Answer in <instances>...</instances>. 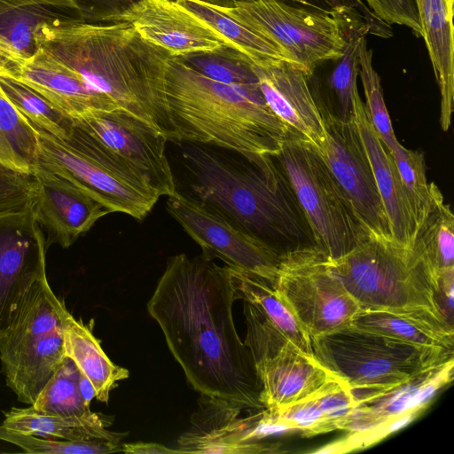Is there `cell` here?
<instances>
[{
  "label": "cell",
  "instance_id": "cell-12",
  "mask_svg": "<svg viewBox=\"0 0 454 454\" xmlns=\"http://www.w3.org/2000/svg\"><path fill=\"white\" fill-rule=\"evenodd\" d=\"M168 214L206 257L274 284L280 254L224 215L178 191L168 197Z\"/></svg>",
  "mask_w": 454,
  "mask_h": 454
},
{
  "label": "cell",
  "instance_id": "cell-11",
  "mask_svg": "<svg viewBox=\"0 0 454 454\" xmlns=\"http://www.w3.org/2000/svg\"><path fill=\"white\" fill-rule=\"evenodd\" d=\"M272 286L310 339L350 325L362 310L334 271L330 256L315 245L281 254Z\"/></svg>",
  "mask_w": 454,
  "mask_h": 454
},
{
  "label": "cell",
  "instance_id": "cell-21",
  "mask_svg": "<svg viewBox=\"0 0 454 454\" xmlns=\"http://www.w3.org/2000/svg\"><path fill=\"white\" fill-rule=\"evenodd\" d=\"M38 197L35 210L39 224L47 231L46 247L58 243L69 247L110 211L65 178L37 168Z\"/></svg>",
  "mask_w": 454,
  "mask_h": 454
},
{
  "label": "cell",
  "instance_id": "cell-15",
  "mask_svg": "<svg viewBox=\"0 0 454 454\" xmlns=\"http://www.w3.org/2000/svg\"><path fill=\"white\" fill-rule=\"evenodd\" d=\"M74 123L129 164L160 197L177 192L164 134L120 109L93 112Z\"/></svg>",
  "mask_w": 454,
  "mask_h": 454
},
{
  "label": "cell",
  "instance_id": "cell-42",
  "mask_svg": "<svg viewBox=\"0 0 454 454\" xmlns=\"http://www.w3.org/2000/svg\"><path fill=\"white\" fill-rule=\"evenodd\" d=\"M37 197L35 174L21 172L0 163V215L34 208Z\"/></svg>",
  "mask_w": 454,
  "mask_h": 454
},
{
  "label": "cell",
  "instance_id": "cell-9",
  "mask_svg": "<svg viewBox=\"0 0 454 454\" xmlns=\"http://www.w3.org/2000/svg\"><path fill=\"white\" fill-rule=\"evenodd\" d=\"M68 314L44 277L28 294L0 340L6 384L19 401L32 405L61 365L66 357L64 325Z\"/></svg>",
  "mask_w": 454,
  "mask_h": 454
},
{
  "label": "cell",
  "instance_id": "cell-17",
  "mask_svg": "<svg viewBox=\"0 0 454 454\" xmlns=\"http://www.w3.org/2000/svg\"><path fill=\"white\" fill-rule=\"evenodd\" d=\"M115 21L128 22L141 37L170 57L231 46L176 0H139Z\"/></svg>",
  "mask_w": 454,
  "mask_h": 454
},
{
  "label": "cell",
  "instance_id": "cell-7",
  "mask_svg": "<svg viewBox=\"0 0 454 454\" xmlns=\"http://www.w3.org/2000/svg\"><path fill=\"white\" fill-rule=\"evenodd\" d=\"M213 6L275 44L289 62L301 67L308 75L318 64L340 58L351 32L368 24L358 16L305 7L286 0H247L231 7Z\"/></svg>",
  "mask_w": 454,
  "mask_h": 454
},
{
  "label": "cell",
  "instance_id": "cell-22",
  "mask_svg": "<svg viewBox=\"0 0 454 454\" xmlns=\"http://www.w3.org/2000/svg\"><path fill=\"white\" fill-rule=\"evenodd\" d=\"M255 368L262 384L261 403L266 409L307 399L337 377L314 355L291 341L273 357L255 364Z\"/></svg>",
  "mask_w": 454,
  "mask_h": 454
},
{
  "label": "cell",
  "instance_id": "cell-30",
  "mask_svg": "<svg viewBox=\"0 0 454 454\" xmlns=\"http://www.w3.org/2000/svg\"><path fill=\"white\" fill-rule=\"evenodd\" d=\"M230 269L238 299L258 306L289 341L304 353L313 355L309 335L292 308L272 285L262 278L231 267Z\"/></svg>",
  "mask_w": 454,
  "mask_h": 454
},
{
  "label": "cell",
  "instance_id": "cell-37",
  "mask_svg": "<svg viewBox=\"0 0 454 454\" xmlns=\"http://www.w3.org/2000/svg\"><path fill=\"white\" fill-rule=\"evenodd\" d=\"M366 36L361 39L358 49V75L364 88V108L376 133L391 152L399 142L395 137L385 104L380 77L372 65V51L368 49Z\"/></svg>",
  "mask_w": 454,
  "mask_h": 454
},
{
  "label": "cell",
  "instance_id": "cell-28",
  "mask_svg": "<svg viewBox=\"0 0 454 454\" xmlns=\"http://www.w3.org/2000/svg\"><path fill=\"white\" fill-rule=\"evenodd\" d=\"M428 209L417 224L411 247L436 272L454 268V215L442 192L429 184Z\"/></svg>",
  "mask_w": 454,
  "mask_h": 454
},
{
  "label": "cell",
  "instance_id": "cell-8",
  "mask_svg": "<svg viewBox=\"0 0 454 454\" xmlns=\"http://www.w3.org/2000/svg\"><path fill=\"white\" fill-rule=\"evenodd\" d=\"M274 158L292 185L316 247L330 257L338 258L372 236L310 144L288 135Z\"/></svg>",
  "mask_w": 454,
  "mask_h": 454
},
{
  "label": "cell",
  "instance_id": "cell-19",
  "mask_svg": "<svg viewBox=\"0 0 454 454\" xmlns=\"http://www.w3.org/2000/svg\"><path fill=\"white\" fill-rule=\"evenodd\" d=\"M254 67L267 106L288 134L317 150L325 138V127L305 70L286 60Z\"/></svg>",
  "mask_w": 454,
  "mask_h": 454
},
{
  "label": "cell",
  "instance_id": "cell-33",
  "mask_svg": "<svg viewBox=\"0 0 454 454\" xmlns=\"http://www.w3.org/2000/svg\"><path fill=\"white\" fill-rule=\"evenodd\" d=\"M38 137L33 124L0 90V163L35 174L38 164Z\"/></svg>",
  "mask_w": 454,
  "mask_h": 454
},
{
  "label": "cell",
  "instance_id": "cell-45",
  "mask_svg": "<svg viewBox=\"0 0 454 454\" xmlns=\"http://www.w3.org/2000/svg\"><path fill=\"white\" fill-rule=\"evenodd\" d=\"M370 11L388 25L405 26L422 37L419 18L414 0H364Z\"/></svg>",
  "mask_w": 454,
  "mask_h": 454
},
{
  "label": "cell",
  "instance_id": "cell-29",
  "mask_svg": "<svg viewBox=\"0 0 454 454\" xmlns=\"http://www.w3.org/2000/svg\"><path fill=\"white\" fill-rule=\"evenodd\" d=\"M3 426L20 433L50 436L67 442L114 441L121 442L126 435L106 429V427L76 418L50 415L34 409L12 408L4 412Z\"/></svg>",
  "mask_w": 454,
  "mask_h": 454
},
{
  "label": "cell",
  "instance_id": "cell-38",
  "mask_svg": "<svg viewBox=\"0 0 454 454\" xmlns=\"http://www.w3.org/2000/svg\"><path fill=\"white\" fill-rule=\"evenodd\" d=\"M390 153L407 193L417 226L428 209L430 197L424 154L409 150L400 143Z\"/></svg>",
  "mask_w": 454,
  "mask_h": 454
},
{
  "label": "cell",
  "instance_id": "cell-4",
  "mask_svg": "<svg viewBox=\"0 0 454 454\" xmlns=\"http://www.w3.org/2000/svg\"><path fill=\"white\" fill-rule=\"evenodd\" d=\"M165 92L175 140L214 145L250 158L278 154L289 135L259 83L218 82L170 57Z\"/></svg>",
  "mask_w": 454,
  "mask_h": 454
},
{
  "label": "cell",
  "instance_id": "cell-49",
  "mask_svg": "<svg viewBox=\"0 0 454 454\" xmlns=\"http://www.w3.org/2000/svg\"><path fill=\"white\" fill-rule=\"evenodd\" d=\"M208 4L222 7H231L235 3L243 2L247 0H203Z\"/></svg>",
  "mask_w": 454,
  "mask_h": 454
},
{
  "label": "cell",
  "instance_id": "cell-13",
  "mask_svg": "<svg viewBox=\"0 0 454 454\" xmlns=\"http://www.w3.org/2000/svg\"><path fill=\"white\" fill-rule=\"evenodd\" d=\"M317 104L323 117L325 138L317 151L369 233L377 238L393 239L371 162L354 119L343 121L323 104Z\"/></svg>",
  "mask_w": 454,
  "mask_h": 454
},
{
  "label": "cell",
  "instance_id": "cell-27",
  "mask_svg": "<svg viewBox=\"0 0 454 454\" xmlns=\"http://www.w3.org/2000/svg\"><path fill=\"white\" fill-rule=\"evenodd\" d=\"M64 353L90 381L99 402L107 403L118 381L129 378V371L109 359L90 328L70 313L64 325Z\"/></svg>",
  "mask_w": 454,
  "mask_h": 454
},
{
  "label": "cell",
  "instance_id": "cell-41",
  "mask_svg": "<svg viewBox=\"0 0 454 454\" xmlns=\"http://www.w3.org/2000/svg\"><path fill=\"white\" fill-rule=\"evenodd\" d=\"M272 421L282 424L289 431H299L304 436L335 430L313 396L285 406L264 409Z\"/></svg>",
  "mask_w": 454,
  "mask_h": 454
},
{
  "label": "cell",
  "instance_id": "cell-43",
  "mask_svg": "<svg viewBox=\"0 0 454 454\" xmlns=\"http://www.w3.org/2000/svg\"><path fill=\"white\" fill-rule=\"evenodd\" d=\"M312 396L335 429H340L357 405L350 387L338 376L325 384Z\"/></svg>",
  "mask_w": 454,
  "mask_h": 454
},
{
  "label": "cell",
  "instance_id": "cell-48",
  "mask_svg": "<svg viewBox=\"0 0 454 454\" xmlns=\"http://www.w3.org/2000/svg\"><path fill=\"white\" fill-rule=\"evenodd\" d=\"M79 390L86 404L90 405L93 398H95V390L90 381L80 372L79 376Z\"/></svg>",
  "mask_w": 454,
  "mask_h": 454
},
{
  "label": "cell",
  "instance_id": "cell-2",
  "mask_svg": "<svg viewBox=\"0 0 454 454\" xmlns=\"http://www.w3.org/2000/svg\"><path fill=\"white\" fill-rule=\"evenodd\" d=\"M35 43L121 110L175 139L165 92L170 56L130 24L54 19L37 27Z\"/></svg>",
  "mask_w": 454,
  "mask_h": 454
},
{
  "label": "cell",
  "instance_id": "cell-47",
  "mask_svg": "<svg viewBox=\"0 0 454 454\" xmlns=\"http://www.w3.org/2000/svg\"><path fill=\"white\" fill-rule=\"evenodd\" d=\"M122 452L130 454H180L177 449H171L161 443L144 442L123 443Z\"/></svg>",
  "mask_w": 454,
  "mask_h": 454
},
{
  "label": "cell",
  "instance_id": "cell-14",
  "mask_svg": "<svg viewBox=\"0 0 454 454\" xmlns=\"http://www.w3.org/2000/svg\"><path fill=\"white\" fill-rule=\"evenodd\" d=\"M454 359L434 364L395 386L352 391L357 405L340 429L348 430L356 446L375 442L404 425L430 397L452 380Z\"/></svg>",
  "mask_w": 454,
  "mask_h": 454
},
{
  "label": "cell",
  "instance_id": "cell-23",
  "mask_svg": "<svg viewBox=\"0 0 454 454\" xmlns=\"http://www.w3.org/2000/svg\"><path fill=\"white\" fill-rule=\"evenodd\" d=\"M354 121L371 162L392 238L402 245L411 247L416 229L411 206L394 159L368 118L359 93L355 98Z\"/></svg>",
  "mask_w": 454,
  "mask_h": 454
},
{
  "label": "cell",
  "instance_id": "cell-1",
  "mask_svg": "<svg viewBox=\"0 0 454 454\" xmlns=\"http://www.w3.org/2000/svg\"><path fill=\"white\" fill-rule=\"evenodd\" d=\"M236 300L229 266L178 254L168 260L146 308L197 392L262 410L261 380L233 320Z\"/></svg>",
  "mask_w": 454,
  "mask_h": 454
},
{
  "label": "cell",
  "instance_id": "cell-34",
  "mask_svg": "<svg viewBox=\"0 0 454 454\" xmlns=\"http://www.w3.org/2000/svg\"><path fill=\"white\" fill-rule=\"evenodd\" d=\"M368 34H372L368 24L355 28L348 38L343 54L338 59L327 60L330 71L325 85L329 95L333 98L335 108L332 113L343 121L354 119L355 98L358 93V49L361 39Z\"/></svg>",
  "mask_w": 454,
  "mask_h": 454
},
{
  "label": "cell",
  "instance_id": "cell-44",
  "mask_svg": "<svg viewBox=\"0 0 454 454\" xmlns=\"http://www.w3.org/2000/svg\"><path fill=\"white\" fill-rule=\"evenodd\" d=\"M298 5L325 12H339L364 19L372 28V35L390 37L391 26L380 20L367 7L364 0H286Z\"/></svg>",
  "mask_w": 454,
  "mask_h": 454
},
{
  "label": "cell",
  "instance_id": "cell-5",
  "mask_svg": "<svg viewBox=\"0 0 454 454\" xmlns=\"http://www.w3.org/2000/svg\"><path fill=\"white\" fill-rule=\"evenodd\" d=\"M330 261L362 310L415 314L450 325L437 301L438 273L411 247L371 236Z\"/></svg>",
  "mask_w": 454,
  "mask_h": 454
},
{
  "label": "cell",
  "instance_id": "cell-20",
  "mask_svg": "<svg viewBox=\"0 0 454 454\" xmlns=\"http://www.w3.org/2000/svg\"><path fill=\"white\" fill-rule=\"evenodd\" d=\"M0 73L29 86L73 120L93 112L120 109L107 97L93 90L77 72L41 49L28 58L1 67Z\"/></svg>",
  "mask_w": 454,
  "mask_h": 454
},
{
  "label": "cell",
  "instance_id": "cell-35",
  "mask_svg": "<svg viewBox=\"0 0 454 454\" xmlns=\"http://www.w3.org/2000/svg\"><path fill=\"white\" fill-rule=\"evenodd\" d=\"M0 90L32 124L58 138L65 139L68 137L74 120L35 90L0 73Z\"/></svg>",
  "mask_w": 454,
  "mask_h": 454
},
{
  "label": "cell",
  "instance_id": "cell-6",
  "mask_svg": "<svg viewBox=\"0 0 454 454\" xmlns=\"http://www.w3.org/2000/svg\"><path fill=\"white\" fill-rule=\"evenodd\" d=\"M33 126L39 145L37 168L65 178L110 213L143 220L153 208L158 193L129 164L75 123L65 139Z\"/></svg>",
  "mask_w": 454,
  "mask_h": 454
},
{
  "label": "cell",
  "instance_id": "cell-16",
  "mask_svg": "<svg viewBox=\"0 0 454 454\" xmlns=\"http://www.w3.org/2000/svg\"><path fill=\"white\" fill-rule=\"evenodd\" d=\"M46 249L35 207L0 215V340L37 282L46 277Z\"/></svg>",
  "mask_w": 454,
  "mask_h": 454
},
{
  "label": "cell",
  "instance_id": "cell-10",
  "mask_svg": "<svg viewBox=\"0 0 454 454\" xmlns=\"http://www.w3.org/2000/svg\"><path fill=\"white\" fill-rule=\"evenodd\" d=\"M314 356L352 391L378 390L400 384L454 352L424 348L348 325L311 338Z\"/></svg>",
  "mask_w": 454,
  "mask_h": 454
},
{
  "label": "cell",
  "instance_id": "cell-36",
  "mask_svg": "<svg viewBox=\"0 0 454 454\" xmlns=\"http://www.w3.org/2000/svg\"><path fill=\"white\" fill-rule=\"evenodd\" d=\"M199 74L231 85L259 83L254 63L231 46L176 57Z\"/></svg>",
  "mask_w": 454,
  "mask_h": 454
},
{
  "label": "cell",
  "instance_id": "cell-25",
  "mask_svg": "<svg viewBox=\"0 0 454 454\" xmlns=\"http://www.w3.org/2000/svg\"><path fill=\"white\" fill-rule=\"evenodd\" d=\"M441 96L440 124L450 129L454 101V0H414Z\"/></svg>",
  "mask_w": 454,
  "mask_h": 454
},
{
  "label": "cell",
  "instance_id": "cell-39",
  "mask_svg": "<svg viewBox=\"0 0 454 454\" xmlns=\"http://www.w3.org/2000/svg\"><path fill=\"white\" fill-rule=\"evenodd\" d=\"M0 440L17 445L28 453L106 454L122 452V443L114 441L67 442L40 439L35 435L10 430L0 425Z\"/></svg>",
  "mask_w": 454,
  "mask_h": 454
},
{
  "label": "cell",
  "instance_id": "cell-31",
  "mask_svg": "<svg viewBox=\"0 0 454 454\" xmlns=\"http://www.w3.org/2000/svg\"><path fill=\"white\" fill-rule=\"evenodd\" d=\"M214 29L231 47L247 56L254 65L286 60L284 52L272 43L203 0H176Z\"/></svg>",
  "mask_w": 454,
  "mask_h": 454
},
{
  "label": "cell",
  "instance_id": "cell-32",
  "mask_svg": "<svg viewBox=\"0 0 454 454\" xmlns=\"http://www.w3.org/2000/svg\"><path fill=\"white\" fill-rule=\"evenodd\" d=\"M79 376L80 371L74 362L66 356L31 406L46 414L76 418L109 427L112 417L93 412L85 403L79 390Z\"/></svg>",
  "mask_w": 454,
  "mask_h": 454
},
{
  "label": "cell",
  "instance_id": "cell-40",
  "mask_svg": "<svg viewBox=\"0 0 454 454\" xmlns=\"http://www.w3.org/2000/svg\"><path fill=\"white\" fill-rule=\"evenodd\" d=\"M247 325L244 343L255 364L273 357L289 341L266 314L255 304L243 300Z\"/></svg>",
  "mask_w": 454,
  "mask_h": 454
},
{
  "label": "cell",
  "instance_id": "cell-26",
  "mask_svg": "<svg viewBox=\"0 0 454 454\" xmlns=\"http://www.w3.org/2000/svg\"><path fill=\"white\" fill-rule=\"evenodd\" d=\"M350 325L417 347L454 352L453 326L424 316L361 310Z\"/></svg>",
  "mask_w": 454,
  "mask_h": 454
},
{
  "label": "cell",
  "instance_id": "cell-18",
  "mask_svg": "<svg viewBox=\"0 0 454 454\" xmlns=\"http://www.w3.org/2000/svg\"><path fill=\"white\" fill-rule=\"evenodd\" d=\"M242 407L229 401L200 395L191 426L177 440L180 453L247 454L271 452L259 442L254 430L262 410L247 417Z\"/></svg>",
  "mask_w": 454,
  "mask_h": 454
},
{
  "label": "cell",
  "instance_id": "cell-46",
  "mask_svg": "<svg viewBox=\"0 0 454 454\" xmlns=\"http://www.w3.org/2000/svg\"><path fill=\"white\" fill-rule=\"evenodd\" d=\"M81 10L82 20L94 22H114L139 0H74Z\"/></svg>",
  "mask_w": 454,
  "mask_h": 454
},
{
  "label": "cell",
  "instance_id": "cell-24",
  "mask_svg": "<svg viewBox=\"0 0 454 454\" xmlns=\"http://www.w3.org/2000/svg\"><path fill=\"white\" fill-rule=\"evenodd\" d=\"M81 19L74 0H0V67L36 51L37 27L54 19Z\"/></svg>",
  "mask_w": 454,
  "mask_h": 454
},
{
  "label": "cell",
  "instance_id": "cell-3",
  "mask_svg": "<svg viewBox=\"0 0 454 454\" xmlns=\"http://www.w3.org/2000/svg\"><path fill=\"white\" fill-rule=\"evenodd\" d=\"M184 164L194 198L258 238L280 255L314 239L292 185L274 156L241 160L188 143Z\"/></svg>",
  "mask_w": 454,
  "mask_h": 454
}]
</instances>
